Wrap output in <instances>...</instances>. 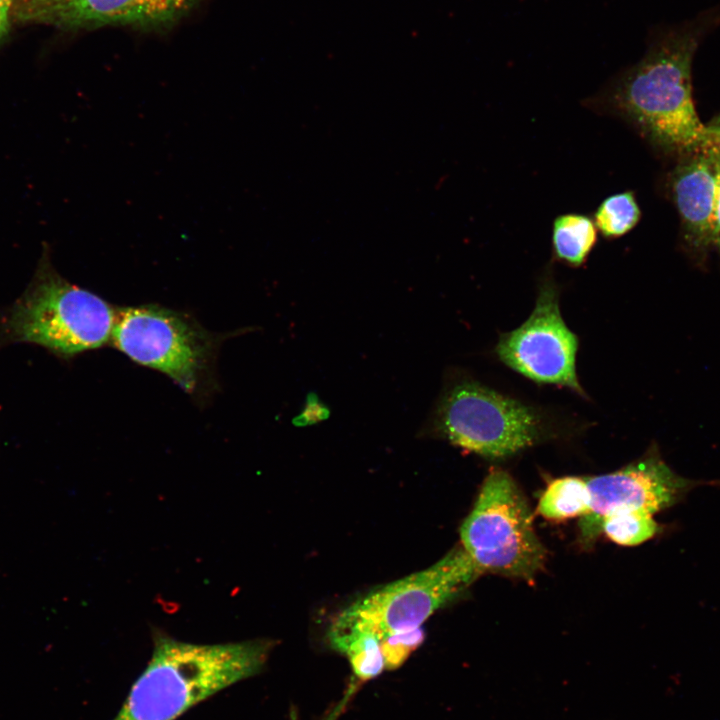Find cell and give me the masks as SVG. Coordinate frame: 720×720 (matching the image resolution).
I'll use <instances>...</instances> for the list:
<instances>
[{"mask_svg":"<svg viewBox=\"0 0 720 720\" xmlns=\"http://www.w3.org/2000/svg\"><path fill=\"white\" fill-rule=\"evenodd\" d=\"M425 631L421 627L394 632L380 639V647L385 661V668H399L423 642Z\"/></svg>","mask_w":720,"mask_h":720,"instance_id":"e0dca14e","label":"cell"},{"mask_svg":"<svg viewBox=\"0 0 720 720\" xmlns=\"http://www.w3.org/2000/svg\"><path fill=\"white\" fill-rule=\"evenodd\" d=\"M328 409L319 401L315 394H310L304 411L296 418L297 425L313 424L328 416Z\"/></svg>","mask_w":720,"mask_h":720,"instance_id":"d6986e66","label":"cell"},{"mask_svg":"<svg viewBox=\"0 0 720 720\" xmlns=\"http://www.w3.org/2000/svg\"><path fill=\"white\" fill-rule=\"evenodd\" d=\"M719 22L715 9L653 33L643 58L612 83V104L666 152L683 157L711 143L694 105L691 68L701 40Z\"/></svg>","mask_w":720,"mask_h":720,"instance_id":"6da1fadb","label":"cell"},{"mask_svg":"<svg viewBox=\"0 0 720 720\" xmlns=\"http://www.w3.org/2000/svg\"><path fill=\"white\" fill-rule=\"evenodd\" d=\"M115 320L107 302L61 277L44 253L32 281L9 309L3 328L13 341L73 355L106 343Z\"/></svg>","mask_w":720,"mask_h":720,"instance_id":"3957f363","label":"cell"},{"mask_svg":"<svg viewBox=\"0 0 720 720\" xmlns=\"http://www.w3.org/2000/svg\"><path fill=\"white\" fill-rule=\"evenodd\" d=\"M597 242V227L592 218L566 213L555 218L552 245L555 255L568 264H583Z\"/></svg>","mask_w":720,"mask_h":720,"instance_id":"4fadbf2b","label":"cell"},{"mask_svg":"<svg viewBox=\"0 0 720 720\" xmlns=\"http://www.w3.org/2000/svg\"><path fill=\"white\" fill-rule=\"evenodd\" d=\"M654 516L637 511H616L602 523L601 531L613 542L623 546H635L654 537L659 531Z\"/></svg>","mask_w":720,"mask_h":720,"instance_id":"2e32d148","label":"cell"},{"mask_svg":"<svg viewBox=\"0 0 720 720\" xmlns=\"http://www.w3.org/2000/svg\"><path fill=\"white\" fill-rule=\"evenodd\" d=\"M331 645L348 658L359 680H371L385 668L379 637L341 613L329 629Z\"/></svg>","mask_w":720,"mask_h":720,"instance_id":"7c38bea8","label":"cell"},{"mask_svg":"<svg viewBox=\"0 0 720 720\" xmlns=\"http://www.w3.org/2000/svg\"><path fill=\"white\" fill-rule=\"evenodd\" d=\"M591 503L580 518L582 542L591 544L602 532L603 520L616 511H637L650 515L676 504L697 485L671 469L656 448L622 469L587 480Z\"/></svg>","mask_w":720,"mask_h":720,"instance_id":"9c48e42d","label":"cell"},{"mask_svg":"<svg viewBox=\"0 0 720 720\" xmlns=\"http://www.w3.org/2000/svg\"><path fill=\"white\" fill-rule=\"evenodd\" d=\"M198 0H15L13 21L61 29L108 26L155 28L173 24Z\"/></svg>","mask_w":720,"mask_h":720,"instance_id":"30bf717a","label":"cell"},{"mask_svg":"<svg viewBox=\"0 0 720 720\" xmlns=\"http://www.w3.org/2000/svg\"><path fill=\"white\" fill-rule=\"evenodd\" d=\"M269 640L195 644L157 634L152 657L113 720H176L194 705L257 674Z\"/></svg>","mask_w":720,"mask_h":720,"instance_id":"7a4b0ae2","label":"cell"},{"mask_svg":"<svg viewBox=\"0 0 720 720\" xmlns=\"http://www.w3.org/2000/svg\"><path fill=\"white\" fill-rule=\"evenodd\" d=\"M463 549L481 572L529 580L543 567L546 551L536 535L530 510L510 475L493 469L464 520Z\"/></svg>","mask_w":720,"mask_h":720,"instance_id":"277c9868","label":"cell"},{"mask_svg":"<svg viewBox=\"0 0 720 720\" xmlns=\"http://www.w3.org/2000/svg\"><path fill=\"white\" fill-rule=\"evenodd\" d=\"M706 126V133L711 142H720V115L710 120Z\"/></svg>","mask_w":720,"mask_h":720,"instance_id":"7402d4cb","label":"cell"},{"mask_svg":"<svg viewBox=\"0 0 720 720\" xmlns=\"http://www.w3.org/2000/svg\"><path fill=\"white\" fill-rule=\"evenodd\" d=\"M15 0H0V45L10 31Z\"/></svg>","mask_w":720,"mask_h":720,"instance_id":"ffe728a7","label":"cell"},{"mask_svg":"<svg viewBox=\"0 0 720 720\" xmlns=\"http://www.w3.org/2000/svg\"><path fill=\"white\" fill-rule=\"evenodd\" d=\"M672 190L687 241L697 249L713 246L716 171L711 143L683 156L672 175Z\"/></svg>","mask_w":720,"mask_h":720,"instance_id":"8fae6325","label":"cell"},{"mask_svg":"<svg viewBox=\"0 0 720 720\" xmlns=\"http://www.w3.org/2000/svg\"><path fill=\"white\" fill-rule=\"evenodd\" d=\"M114 344L129 358L193 390L211 353L209 337L184 316L154 307H129L116 314Z\"/></svg>","mask_w":720,"mask_h":720,"instance_id":"52a82bcc","label":"cell"},{"mask_svg":"<svg viewBox=\"0 0 720 720\" xmlns=\"http://www.w3.org/2000/svg\"><path fill=\"white\" fill-rule=\"evenodd\" d=\"M480 574L463 547L456 548L431 567L369 593L341 613L381 639L421 627Z\"/></svg>","mask_w":720,"mask_h":720,"instance_id":"8992f818","label":"cell"},{"mask_svg":"<svg viewBox=\"0 0 720 720\" xmlns=\"http://www.w3.org/2000/svg\"><path fill=\"white\" fill-rule=\"evenodd\" d=\"M716 171V205L714 218L713 246L720 252V142H711Z\"/></svg>","mask_w":720,"mask_h":720,"instance_id":"ac0fdd59","label":"cell"},{"mask_svg":"<svg viewBox=\"0 0 720 720\" xmlns=\"http://www.w3.org/2000/svg\"><path fill=\"white\" fill-rule=\"evenodd\" d=\"M354 686L346 692L344 697L329 711V713L323 718V720H337L345 708L348 700L353 694Z\"/></svg>","mask_w":720,"mask_h":720,"instance_id":"44dd1931","label":"cell"},{"mask_svg":"<svg viewBox=\"0 0 720 720\" xmlns=\"http://www.w3.org/2000/svg\"><path fill=\"white\" fill-rule=\"evenodd\" d=\"M591 496L587 480L563 477L552 481L538 503V513L549 520L583 517L590 510Z\"/></svg>","mask_w":720,"mask_h":720,"instance_id":"5bb4252c","label":"cell"},{"mask_svg":"<svg viewBox=\"0 0 720 720\" xmlns=\"http://www.w3.org/2000/svg\"><path fill=\"white\" fill-rule=\"evenodd\" d=\"M577 349V336L566 326L558 291L549 281L541 286L530 317L500 337L496 353L510 368L537 383L565 386L583 394L576 374Z\"/></svg>","mask_w":720,"mask_h":720,"instance_id":"ba28073f","label":"cell"},{"mask_svg":"<svg viewBox=\"0 0 720 720\" xmlns=\"http://www.w3.org/2000/svg\"><path fill=\"white\" fill-rule=\"evenodd\" d=\"M641 211L632 191L620 192L605 198L594 212L597 230L608 239L630 232L639 222Z\"/></svg>","mask_w":720,"mask_h":720,"instance_id":"9a60e30c","label":"cell"},{"mask_svg":"<svg viewBox=\"0 0 720 720\" xmlns=\"http://www.w3.org/2000/svg\"><path fill=\"white\" fill-rule=\"evenodd\" d=\"M429 424L454 445L497 459L533 445L544 423L534 408L464 380L446 388Z\"/></svg>","mask_w":720,"mask_h":720,"instance_id":"5b68a950","label":"cell"}]
</instances>
